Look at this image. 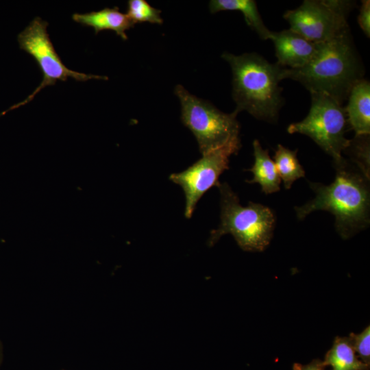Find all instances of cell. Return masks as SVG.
<instances>
[{
	"label": "cell",
	"mask_w": 370,
	"mask_h": 370,
	"mask_svg": "<svg viewBox=\"0 0 370 370\" xmlns=\"http://www.w3.org/2000/svg\"><path fill=\"white\" fill-rule=\"evenodd\" d=\"M351 344L360 360L370 365V326H367L358 334L350 333Z\"/></svg>",
	"instance_id": "obj_19"
},
{
	"label": "cell",
	"mask_w": 370,
	"mask_h": 370,
	"mask_svg": "<svg viewBox=\"0 0 370 370\" xmlns=\"http://www.w3.org/2000/svg\"><path fill=\"white\" fill-rule=\"evenodd\" d=\"M345 151L349 153L352 162L369 177V135L355 136Z\"/></svg>",
	"instance_id": "obj_18"
},
{
	"label": "cell",
	"mask_w": 370,
	"mask_h": 370,
	"mask_svg": "<svg viewBox=\"0 0 370 370\" xmlns=\"http://www.w3.org/2000/svg\"><path fill=\"white\" fill-rule=\"evenodd\" d=\"M277 64L288 69H298L307 64L314 56L317 43L312 42L291 29L271 32Z\"/></svg>",
	"instance_id": "obj_10"
},
{
	"label": "cell",
	"mask_w": 370,
	"mask_h": 370,
	"mask_svg": "<svg viewBox=\"0 0 370 370\" xmlns=\"http://www.w3.org/2000/svg\"><path fill=\"white\" fill-rule=\"evenodd\" d=\"M330 370H369L356 355L348 336H336L323 360Z\"/></svg>",
	"instance_id": "obj_14"
},
{
	"label": "cell",
	"mask_w": 370,
	"mask_h": 370,
	"mask_svg": "<svg viewBox=\"0 0 370 370\" xmlns=\"http://www.w3.org/2000/svg\"><path fill=\"white\" fill-rule=\"evenodd\" d=\"M209 8L212 14L224 10L241 12L247 24L255 30L262 40L269 39L271 31L264 25L255 1L212 0L210 1Z\"/></svg>",
	"instance_id": "obj_15"
},
{
	"label": "cell",
	"mask_w": 370,
	"mask_h": 370,
	"mask_svg": "<svg viewBox=\"0 0 370 370\" xmlns=\"http://www.w3.org/2000/svg\"><path fill=\"white\" fill-rule=\"evenodd\" d=\"M297 150L293 151L278 145L275 153L274 162L276 169L283 181L284 188L287 190L291 188L295 181L305 176L303 166L297 159Z\"/></svg>",
	"instance_id": "obj_16"
},
{
	"label": "cell",
	"mask_w": 370,
	"mask_h": 370,
	"mask_svg": "<svg viewBox=\"0 0 370 370\" xmlns=\"http://www.w3.org/2000/svg\"><path fill=\"white\" fill-rule=\"evenodd\" d=\"M310 95L308 115L302 121L290 124L287 131L308 136L337 163L343 159V153L350 143L345 136L347 123L345 108L326 94Z\"/></svg>",
	"instance_id": "obj_6"
},
{
	"label": "cell",
	"mask_w": 370,
	"mask_h": 370,
	"mask_svg": "<svg viewBox=\"0 0 370 370\" xmlns=\"http://www.w3.org/2000/svg\"><path fill=\"white\" fill-rule=\"evenodd\" d=\"M254 164L248 171L254 174V177L247 182L258 183L265 194L278 192L280 189L281 179L278 175L274 161L271 158L267 149H262L260 142L253 143Z\"/></svg>",
	"instance_id": "obj_13"
},
{
	"label": "cell",
	"mask_w": 370,
	"mask_h": 370,
	"mask_svg": "<svg viewBox=\"0 0 370 370\" xmlns=\"http://www.w3.org/2000/svg\"><path fill=\"white\" fill-rule=\"evenodd\" d=\"M72 18L82 25L93 27L95 34L103 30H111L123 40L127 39L126 30L134 25L127 15L121 12L117 7L106 8L99 11L84 14L75 13Z\"/></svg>",
	"instance_id": "obj_12"
},
{
	"label": "cell",
	"mask_w": 370,
	"mask_h": 370,
	"mask_svg": "<svg viewBox=\"0 0 370 370\" xmlns=\"http://www.w3.org/2000/svg\"><path fill=\"white\" fill-rule=\"evenodd\" d=\"M334 166V182L329 185L309 182L314 198L295 210L299 220L317 210L331 212L338 234L347 239L369 225V177L344 158Z\"/></svg>",
	"instance_id": "obj_1"
},
{
	"label": "cell",
	"mask_w": 370,
	"mask_h": 370,
	"mask_svg": "<svg viewBox=\"0 0 370 370\" xmlns=\"http://www.w3.org/2000/svg\"><path fill=\"white\" fill-rule=\"evenodd\" d=\"M345 108L347 122L355 136L370 134V84L365 79L358 81L348 95Z\"/></svg>",
	"instance_id": "obj_11"
},
{
	"label": "cell",
	"mask_w": 370,
	"mask_h": 370,
	"mask_svg": "<svg viewBox=\"0 0 370 370\" xmlns=\"http://www.w3.org/2000/svg\"><path fill=\"white\" fill-rule=\"evenodd\" d=\"M241 139L232 140L225 145L204 155L184 171L173 173L169 180L180 186L185 195L184 215L192 217L202 196L217 186L221 174L229 169L230 158L241 148Z\"/></svg>",
	"instance_id": "obj_9"
},
{
	"label": "cell",
	"mask_w": 370,
	"mask_h": 370,
	"mask_svg": "<svg viewBox=\"0 0 370 370\" xmlns=\"http://www.w3.org/2000/svg\"><path fill=\"white\" fill-rule=\"evenodd\" d=\"M358 23L365 34L369 38L370 36V1L364 0L360 8L358 16Z\"/></svg>",
	"instance_id": "obj_20"
},
{
	"label": "cell",
	"mask_w": 370,
	"mask_h": 370,
	"mask_svg": "<svg viewBox=\"0 0 370 370\" xmlns=\"http://www.w3.org/2000/svg\"><path fill=\"white\" fill-rule=\"evenodd\" d=\"M175 93L180 101L182 121L194 134L202 155L239 138L238 112H223L210 102L190 94L182 85L176 86Z\"/></svg>",
	"instance_id": "obj_5"
},
{
	"label": "cell",
	"mask_w": 370,
	"mask_h": 370,
	"mask_svg": "<svg viewBox=\"0 0 370 370\" xmlns=\"http://www.w3.org/2000/svg\"><path fill=\"white\" fill-rule=\"evenodd\" d=\"M47 27L46 21L40 17H36L18 34V42L20 48L36 60L42 72V80L24 101L11 106L1 115L30 102L42 89L54 85L57 81H66L69 77L79 82L92 79H108L106 76L85 74L67 68L55 50Z\"/></svg>",
	"instance_id": "obj_8"
},
{
	"label": "cell",
	"mask_w": 370,
	"mask_h": 370,
	"mask_svg": "<svg viewBox=\"0 0 370 370\" xmlns=\"http://www.w3.org/2000/svg\"><path fill=\"white\" fill-rule=\"evenodd\" d=\"M354 5L347 0H305L298 8L286 11L284 18L290 29L319 43L350 30L347 17Z\"/></svg>",
	"instance_id": "obj_7"
},
{
	"label": "cell",
	"mask_w": 370,
	"mask_h": 370,
	"mask_svg": "<svg viewBox=\"0 0 370 370\" xmlns=\"http://www.w3.org/2000/svg\"><path fill=\"white\" fill-rule=\"evenodd\" d=\"M362 75L349 30L317 43V51L307 64L298 69L283 67L280 77L298 82L310 93L326 94L342 104Z\"/></svg>",
	"instance_id": "obj_2"
},
{
	"label": "cell",
	"mask_w": 370,
	"mask_h": 370,
	"mask_svg": "<svg viewBox=\"0 0 370 370\" xmlns=\"http://www.w3.org/2000/svg\"><path fill=\"white\" fill-rule=\"evenodd\" d=\"M2 359H3V346L0 341V365L1 364Z\"/></svg>",
	"instance_id": "obj_22"
},
{
	"label": "cell",
	"mask_w": 370,
	"mask_h": 370,
	"mask_svg": "<svg viewBox=\"0 0 370 370\" xmlns=\"http://www.w3.org/2000/svg\"><path fill=\"white\" fill-rule=\"evenodd\" d=\"M160 13V10L151 6L145 0H130L127 2L126 14L134 24L143 22L161 24L163 21Z\"/></svg>",
	"instance_id": "obj_17"
},
{
	"label": "cell",
	"mask_w": 370,
	"mask_h": 370,
	"mask_svg": "<svg viewBox=\"0 0 370 370\" xmlns=\"http://www.w3.org/2000/svg\"><path fill=\"white\" fill-rule=\"evenodd\" d=\"M293 370H327L322 360L314 359L307 365H301L300 363H294L293 365Z\"/></svg>",
	"instance_id": "obj_21"
},
{
	"label": "cell",
	"mask_w": 370,
	"mask_h": 370,
	"mask_svg": "<svg viewBox=\"0 0 370 370\" xmlns=\"http://www.w3.org/2000/svg\"><path fill=\"white\" fill-rule=\"evenodd\" d=\"M217 186L221 197V221L218 227L211 231L208 245H214L222 236L230 234L243 250L264 251L273 236L275 223L273 211L251 201L243 206L227 183L219 182Z\"/></svg>",
	"instance_id": "obj_4"
},
{
	"label": "cell",
	"mask_w": 370,
	"mask_h": 370,
	"mask_svg": "<svg viewBox=\"0 0 370 370\" xmlns=\"http://www.w3.org/2000/svg\"><path fill=\"white\" fill-rule=\"evenodd\" d=\"M222 58L232 71L235 110H245L257 119L276 122L283 104L279 84L283 67L256 53L236 56L225 52Z\"/></svg>",
	"instance_id": "obj_3"
}]
</instances>
